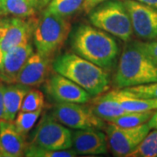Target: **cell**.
<instances>
[{
	"label": "cell",
	"mask_w": 157,
	"mask_h": 157,
	"mask_svg": "<svg viewBox=\"0 0 157 157\" xmlns=\"http://www.w3.org/2000/svg\"><path fill=\"white\" fill-rule=\"evenodd\" d=\"M113 82L119 89L157 82V61L144 42L131 39L126 42Z\"/></svg>",
	"instance_id": "cell-1"
},
{
	"label": "cell",
	"mask_w": 157,
	"mask_h": 157,
	"mask_svg": "<svg viewBox=\"0 0 157 157\" xmlns=\"http://www.w3.org/2000/svg\"><path fill=\"white\" fill-rule=\"evenodd\" d=\"M70 44L78 56L104 69L113 67L120 52L116 40L108 33L83 24L71 31Z\"/></svg>",
	"instance_id": "cell-2"
},
{
	"label": "cell",
	"mask_w": 157,
	"mask_h": 157,
	"mask_svg": "<svg viewBox=\"0 0 157 157\" xmlns=\"http://www.w3.org/2000/svg\"><path fill=\"white\" fill-rule=\"evenodd\" d=\"M56 73L71 79L91 96H98L109 87V75L104 68L78 54L64 53L52 62Z\"/></svg>",
	"instance_id": "cell-3"
},
{
	"label": "cell",
	"mask_w": 157,
	"mask_h": 157,
	"mask_svg": "<svg viewBox=\"0 0 157 157\" xmlns=\"http://www.w3.org/2000/svg\"><path fill=\"white\" fill-rule=\"evenodd\" d=\"M71 24L67 17L45 9L34 30V45L37 52L52 58L70 36Z\"/></svg>",
	"instance_id": "cell-4"
},
{
	"label": "cell",
	"mask_w": 157,
	"mask_h": 157,
	"mask_svg": "<svg viewBox=\"0 0 157 157\" xmlns=\"http://www.w3.org/2000/svg\"><path fill=\"white\" fill-rule=\"evenodd\" d=\"M89 21L124 42L129 41L134 33L128 12L119 0H107L96 6L89 12Z\"/></svg>",
	"instance_id": "cell-5"
},
{
	"label": "cell",
	"mask_w": 157,
	"mask_h": 157,
	"mask_svg": "<svg viewBox=\"0 0 157 157\" xmlns=\"http://www.w3.org/2000/svg\"><path fill=\"white\" fill-rule=\"evenodd\" d=\"M27 144L52 150L68 149L73 146L72 132L52 114H45L32 133Z\"/></svg>",
	"instance_id": "cell-6"
},
{
	"label": "cell",
	"mask_w": 157,
	"mask_h": 157,
	"mask_svg": "<svg viewBox=\"0 0 157 157\" xmlns=\"http://www.w3.org/2000/svg\"><path fill=\"white\" fill-rule=\"evenodd\" d=\"M51 114L59 122L71 128H106L103 120L93 112L92 107L80 103L58 102Z\"/></svg>",
	"instance_id": "cell-7"
},
{
	"label": "cell",
	"mask_w": 157,
	"mask_h": 157,
	"mask_svg": "<svg viewBox=\"0 0 157 157\" xmlns=\"http://www.w3.org/2000/svg\"><path fill=\"white\" fill-rule=\"evenodd\" d=\"M150 129L147 122L134 128H122L108 123L106 127L108 147L114 156L128 157Z\"/></svg>",
	"instance_id": "cell-8"
},
{
	"label": "cell",
	"mask_w": 157,
	"mask_h": 157,
	"mask_svg": "<svg viewBox=\"0 0 157 157\" xmlns=\"http://www.w3.org/2000/svg\"><path fill=\"white\" fill-rule=\"evenodd\" d=\"M38 21L33 17L4 18L0 25V47L5 53L17 45L30 43Z\"/></svg>",
	"instance_id": "cell-9"
},
{
	"label": "cell",
	"mask_w": 157,
	"mask_h": 157,
	"mask_svg": "<svg viewBox=\"0 0 157 157\" xmlns=\"http://www.w3.org/2000/svg\"><path fill=\"white\" fill-rule=\"evenodd\" d=\"M135 34L141 39H157V9L135 0H124Z\"/></svg>",
	"instance_id": "cell-10"
},
{
	"label": "cell",
	"mask_w": 157,
	"mask_h": 157,
	"mask_svg": "<svg viewBox=\"0 0 157 157\" xmlns=\"http://www.w3.org/2000/svg\"><path fill=\"white\" fill-rule=\"evenodd\" d=\"M46 90L57 102L84 104L91 98L89 94L81 86L58 73L52 74L48 79Z\"/></svg>",
	"instance_id": "cell-11"
},
{
	"label": "cell",
	"mask_w": 157,
	"mask_h": 157,
	"mask_svg": "<svg viewBox=\"0 0 157 157\" xmlns=\"http://www.w3.org/2000/svg\"><path fill=\"white\" fill-rule=\"evenodd\" d=\"M72 147L77 155H95L107 152V135L100 129H77L72 132Z\"/></svg>",
	"instance_id": "cell-12"
},
{
	"label": "cell",
	"mask_w": 157,
	"mask_h": 157,
	"mask_svg": "<svg viewBox=\"0 0 157 157\" xmlns=\"http://www.w3.org/2000/svg\"><path fill=\"white\" fill-rule=\"evenodd\" d=\"M33 53V48L30 43L17 45L5 52L0 69V80L6 84L16 83L18 73Z\"/></svg>",
	"instance_id": "cell-13"
},
{
	"label": "cell",
	"mask_w": 157,
	"mask_h": 157,
	"mask_svg": "<svg viewBox=\"0 0 157 157\" xmlns=\"http://www.w3.org/2000/svg\"><path fill=\"white\" fill-rule=\"evenodd\" d=\"M52 68V58L39 53H33L17 75L16 83L36 86L44 83Z\"/></svg>",
	"instance_id": "cell-14"
},
{
	"label": "cell",
	"mask_w": 157,
	"mask_h": 157,
	"mask_svg": "<svg viewBox=\"0 0 157 157\" xmlns=\"http://www.w3.org/2000/svg\"><path fill=\"white\" fill-rule=\"evenodd\" d=\"M26 137L20 134L13 121H0V147L4 157H20L25 155L27 147Z\"/></svg>",
	"instance_id": "cell-15"
},
{
	"label": "cell",
	"mask_w": 157,
	"mask_h": 157,
	"mask_svg": "<svg viewBox=\"0 0 157 157\" xmlns=\"http://www.w3.org/2000/svg\"><path fill=\"white\" fill-rule=\"evenodd\" d=\"M31 87L18 83L9 84L5 86V120L13 121L17 113L19 112L23 101Z\"/></svg>",
	"instance_id": "cell-16"
},
{
	"label": "cell",
	"mask_w": 157,
	"mask_h": 157,
	"mask_svg": "<svg viewBox=\"0 0 157 157\" xmlns=\"http://www.w3.org/2000/svg\"><path fill=\"white\" fill-rule=\"evenodd\" d=\"M106 95L118 101L127 112H147L157 110V99H142L126 94L122 90L111 91Z\"/></svg>",
	"instance_id": "cell-17"
},
{
	"label": "cell",
	"mask_w": 157,
	"mask_h": 157,
	"mask_svg": "<svg viewBox=\"0 0 157 157\" xmlns=\"http://www.w3.org/2000/svg\"><path fill=\"white\" fill-rule=\"evenodd\" d=\"M92 110L99 118L105 121H110L112 119L121 116L127 112L118 101L107 97L106 94L95 99L92 106Z\"/></svg>",
	"instance_id": "cell-18"
},
{
	"label": "cell",
	"mask_w": 157,
	"mask_h": 157,
	"mask_svg": "<svg viewBox=\"0 0 157 157\" xmlns=\"http://www.w3.org/2000/svg\"><path fill=\"white\" fill-rule=\"evenodd\" d=\"M5 16L14 17H33L36 9L39 7L38 0H1Z\"/></svg>",
	"instance_id": "cell-19"
},
{
	"label": "cell",
	"mask_w": 157,
	"mask_h": 157,
	"mask_svg": "<svg viewBox=\"0 0 157 157\" xmlns=\"http://www.w3.org/2000/svg\"><path fill=\"white\" fill-rule=\"evenodd\" d=\"M155 110L147 112H128L121 116L112 119L107 123H113L122 128H134L147 123Z\"/></svg>",
	"instance_id": "cell-20"
},
{
	"label": "cell",
	"mask_w": 157,
	"mask_h": 157,
	"mask_svg": "<svg viewBox=\"0 0 157 157\" xmlns=\"http://www.w3.org/2000/svg\"><path fill=\"white\" fill-rule=\"evenodd\" d=\"M128 157H157V128L149 131Z\"/></svg>",
	"instance_id": "cell-21"
},
{
	"label": "cell",
	"mask_w": 157,
	"mask_h": 157,
	"mask_svg": "<svg viewBox=\"0 0 157 157\" xmlns=\"http://www.w3.org/2000/svg\"><path fill=\"white\" fill-rule=\"evenodd\" d=\"M83 1L84 0H52L46 10L62 17H68L82 7Z\"/></svg>",
	"instance_id": "cell-22"
},
{
	"label": "cell",
	"mask_w": 157,
	"mask_h": 157,
	"mask_svg": "<svg viewBox=\"0 0 157 157\" xmlns=\"http://www.w3.org/2000/svg\"><path fill=\"white\" fill-rule=\"evenodd\" d=\"M41 112L42 109H39L37 111H33V112L20 111L17 113L14 121V125L17 131L26 137L27 134L33 128L36 121H38L39 115L41 114Z\"/></svg>",
	"instance_id": "cell-23"
},
{
	"label": "cell",
	"mask_w": 157,
	"mask_h": 157,
	"mask_svg": "<svg viewBox=\"0 0 157 157\" xmlns=\"http://www.w3.org/2000/svg\"><path fill=\"white\" fill-rule=\"evenodd\" d=\"M77 154L73 148L52 150L29 144H27L25 151V156L28 157H74Z\"/></svg>",
	"instance_id": "cell-24"
},
{
	"label": "cell",
	"mask_w": 157,
	"mask_h": 157,
	"mask_svg": "<svg viewBox=\"0 0 157 157\" xmlns=\"http://www.w3.org/2000/svg\"><path fill=\"white\" fill-rule=\"evenodd\" d=\"M45 105V97L41 91L37 89H30L23 101L20 111L33 112L42 109Z\"/></svg>",
	"instance_id": "cell-25"
},
{
	"label": "cell",
	"mask_w": 157,
	"mask_h": 157,
	"mask_svg": "<svg viewBox=\"0 0 157 157\" xmlns=\"http://www.w3.org/2000/svg\"><path fill=\"white\" fill-rule=\"evenodd\" d=\"M126 94L142 99H157V82L122 88Z\"/></svg>",
	"instance_id": "cell-26"
},
{
	"label": "cell",
	"mask_w": 157,
	"mask_h": 157,
	"mask_svg": "<svg viewBox=\"0 0 157 157\" xmlns=\"http://www.w3.org/2000/svg\"><path fill=\"white\" fill-rule=\"evenodd\" d=\"M105 1H107V0H84L81 8L85 11V13L89 14L90 11L94 10L96 6L101 5V3H103Z\"/></svg>",
	"instance_id": "cell-27"
},
{
	"label": "cell",
	"mask_w": 157,
	"mask_h": 157,
	"mask_svg": "<svg viewBox=\"0 0 157 157\" xmlns=\"http://www.w3.org/2000/svg\"><path fill=\"white\" fill-rule=\"evenodd\" d=\"M5 85L0 83V121L5 120V101H4V91Z\"/></svg>",
	"instance_id": "cell-28"
},
{
	"label": "cell",
	"mask_w": 157,
	"mask_h": 157,
	"mask_svg": "<svg viewBox=\"0 0 157 157\" xmlns=\"http://www.w3.org/2000/svg\"><path fill=\"white\" fill-rule=\"evenodd\" d=\"M145 44H146L147 49L157 61V39L150 40V42L145 43Z\"/></svg>",
	"instance_id": "cell-29"
},
{
	"label": "cell",
	"mask_w": 157,
	"mask_h": 157,
	"mask_svg": "<svg viewBox=\"0 0 157 157\" xmlns=\"http://www.w3.org/2000/svg\"><path fill=\"white\" fill-rule=\"evenodd\" d=\"M147 124H148L149 128L151 129L157 128V110L155 111L153 116L151 117V119L147 121Z\"/></svg>",
	"instance_id": "cell-30"
},
{
	"label": "cell",
	"mask_w": 157,
	"mask_h": 157,
	"mask_svg": "<svg viewBox=\"0 0 157 157\" xmlns=\"http://www.w3.org/2000/svg\"><path fill=\"white\" fill-rule=\"evenodd\" d=\"M135 1H138L140 3L144 4V5L152 6V7L157 9V0H135Z\"/></svg>",
	"instance_id": "cell-31"
},
{
	"label": "cell",
	"mask_w": 157,
	"mask_h": 157,
	"mask_svg": "<svg viewBox=\"0 0 157 157\" xmlns=\"http://www.w3.org/2000/svg\"><path fill=\"white\" fill-rule=\"evenodd\" d=\"M39 6H45L50 3V0H38Z\"/></svg>",
	"instance_id": "cell-32"
},
{
	"label": "cell",
	"mask_w": 157,
	"mask_h": 157,
	"mask_svg": "<svg viewBox=\"0 0 157 157\" xmlns=\"http://www.w3.org/2000/svg\"><path fill=\"white\" fill-rule=\"evenodd\" d=\"M3 58H4V52H3V51L1 50V47H0V69H1V67H2Z\"/></svg>",
	"instance_id": "cell-33"
},
{
	"label": "cell",
	"mask_w": 157,
	"mask_h": 157,
	"mask_svg": "<svg viewBox=\"0 0 157 157\" xmlns=\"http://www.w3.org/2000/svg\"><path fill=\"white\" fill-rule=\"evenodd\" d=\"M0 15H3V16H5V14H4V11H3V7H2V2H1V0H0Z\"/></svg>",
	"instance_id": "cell-34"
},
{
	"label": "cell",
	"mask_w": 157,
	"mask_h": 157,
	"mask_svg": "<svg viewBox=\"0 0 157 157\" xmlns=\"http://www.w3.org/2000/svg\"><path fill=\"white\" fill-rule=\"evenodd\" d=\"M4 18H5V17H3V15H0V25H1V24L3 23V21H4Z\"/></svg>",
	"instance_id": "cell-35"
},
{
	"label": "cell",
	"mask_w": 157,
	"mask_h": 157,
	"mask_svg": "<svg viewBox=\"0 0 157 157\" xmlns=\"http://www.w3.org/2000/svg\"><path fill=\"white\" fill-rule=\"evenodd\" d=\"M0 157H4V154H3V152H2L1 147H0Z\"/></svg>",
	"instance_id": "cell-36"
}]
</instances>
